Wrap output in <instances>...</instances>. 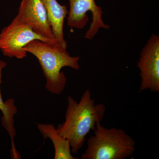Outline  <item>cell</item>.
Listing matches in <instances>:
<instances>
[{"mask_svg": "<svg viewBox=\"0 0 159 159\" xmlns=\"http://www.w3.org/2000/svg\"><path fill=\"white\" fill-rule=\"evenodd\" d=\"M67 102L65 120L57 129L70 141L72 153L77 154L83 147L88 134L95 130L103 119L106 109L103 103L96 104L89 89L84 91L79 102L68 96Z\"/></svg>", "mask_w": 159, "mask_h": 159, "instance_id": "cell-1", "label": "cell"}, {"mask_svg": "<svg viewBox=\"0 0 159 159\" xmlns=\"http://www.w3.org/2000/svg\"><path fill=\"white\" fill-rule=\"evenodd\" d=\"M23 50L36 57L46 78V88L53 94L60 95L65 88L67 79L61 71L65 67L80 69V57H72L56 40L32 41Z\"/></svg>", "mask_w": 159, "mask_h": 159, "instance_id": "cell-2", "label": "cell"}, {"mask_svg": "<svg viewBox=\"0 0 159 159\" xmlns=\"http://www.w3.org/2000/svg\"><path fill=\"white\" fill-rule=\"evenodd\" d=\"M134 140L122 129L106 128L101 122L87 140L81 159H125L136 150Z\"/></svg>", "mask_w": 159, "mask_h": 159, "instance_id": "cell-3", "label": "cell"}, {"mask_svg": "<svg viewBox=\"0 0 159 159\" xmlns=\"http://www.w3.org/2000/svg\"><path fill=\"white\" fill-rule=\"evenodd\" d=\"M35 40L51 42L50 40L35 33L32 28L23 22L16 16L0 33V50L6 57L22 59L27 57V52L23 50L29 43Z\"/></svg>", "mask_w": 159, "mask_h": 159, "instance_id": "cell-4", "label": "cell"}, {"mask_svg": "<svg viewBox=\"0 0 159 159\" xmlns=\"http://www.w3.org/2000/svg\"><path fill=\"white\" fill-rule=\"evenodd\" d=\"M141 84L139 93L149 90L159 92V37L152 34L142 49L137 62Z\"/></svg>", "mask_w": 159, "mask_h": 159, "instance_id": "cell-5", "label": "cell"}, {"mask_svg": "<svg viewBox=\"0 0 159 159\" xmlns=\"http://www.w3.org/2000/svg\"><path fill=\"white\" fill-rule=\"evenodd\" d=\"M70 9L67 18V25L71 28L81 29L86 25L89 21L87 12L90 11L93 15V20L89 29L85 33V38L91 40L98 33L99 29H108L102 20V8L97 6L95 0H69Z\"/></svg>", "mask_w": 159, "mask_h": 159, "instance_id": "cell-6", "label": "cell"}, {"mask_svg": "<svg viewBox=\"0 0 159 159\" xmlns=\"http://www.w3.org/2000/svg\"><path fill=\"white\" fill-rule=\"evenodd\" d=\"M17 16L21 20L31 26L35 33L48 39L55 40L41 0H22Z\"/></svg>", "mask_w": 159, "mask_h": 159, "instance_id": "cell-7", "label": "cell"}, {"mask_svg": "<svg viewBox=\"0 0 159 159\" xmlns=\"http://www.w3.org/2000/svg\"><path fill=\"white\" fill-rule=\"evenodd\" d=\"M47 11L50 25L56 41L66 50L67 44L64 39L63 26L68 13L66 6L61 5L57 0H41Z\"/></svg>", "mask_w": 159, "mask_h": 159, "instance_id": "cell-8", "label": "cell"}, {"mask_svg": "<svg viewBox=\"0 0 159 159\" xmlns=\"http://www.w3.org/2000/svg\"><path fill=\"white\" fill-rule=\"evenodd\" d=\"M6 66L7 63L6 61L0 59V110L3 114L2 118V125L8 132L11 139V156L16 157L19 154L16 149L14 143V139L16 136L14 117L17 112V109L15 105L14 99H9L4 102L1 93V84L2 82V70Z\"/></svg>", "mask_w": 159, "mask_h": 159, "instance_id": "cell-9", "label": "cell"}, {"mask_svg": "<svg viewBox=\"0 0 159 159\" xmlns=\"http://www.w3.org/2000/svg\"><path fill=\"white\" fill-rule=\"evenodd\" d=\"M37 128L44 139H51L54 146V159H78L72 155L69 140L61 135L53 124L38 123Z\"/></svg>", "mask_w": 159, "mask_h": 159, "instance_id": "cell-10", "label": "cell"}]
</instances>
